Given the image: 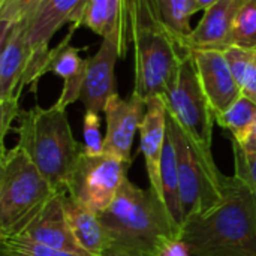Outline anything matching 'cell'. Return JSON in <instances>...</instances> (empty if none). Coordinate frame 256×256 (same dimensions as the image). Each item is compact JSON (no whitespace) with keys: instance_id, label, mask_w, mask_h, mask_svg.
Masks as SVG:
<instances>
[{"instance_id":"cell-1","label":"cell","mask_w":256,"mask_h":256,"mask_svg":"<svg viewBox=\"0 0 256 256\" xmlns=\"http://www.w3.org/2000/svg\"><path fill=\"white\" fill-rule=\"evenodd\" d=\"M123 28L134 50V92L147 100L164 96L182 62L190 54L188 39L164 20L156 0H124Z\"/></svg>"},{"instance_id":"cell-2","label":"cell","mask_w":256,"mask_h":256,"mask_svg":"<svg viewBox=\"0 0 256 256\" xmlns=\"http://www.w3.org/2000/svg\"><path fill=\"white\" fill-rule=\"evenodd\" d=\"M182 242L192 256H256V195L249 183L225 176L222 200L186 219Z\"/></svg>"},{"instance_id":"cell-3","label":"cell","mask_w":256,"mask_h":256,"mask_svg":"<svg viewBox=\"0 0 256 256\" xmlns=\"http://www.w3.org/2000/svg\"><path fill=\"white\" fill-rule=\"evenodd\" d=\"M110 243L140 256H160L166 244L180 237L165 202L129 178L111 206L99 214Z\"/></svg>"},{"instance_id":"cell-4","label":"cell","mask_w":256,"mask_h":256,"mask_svg":"<svg viewBox=\"0 0 256 256\" xmlns=\"http://www.w3.org/2000/svg\"><path fill=\"white\" fill-rule=\"evenodd\" d=\"M18 142L40 174L57 190L68 194L70 174L84 153L70 129L66 110L54 104L50 108L34 105L18 116Z\"/></svg>"},{"instance_id":"cell-5","label":"cell","mask_w":256,"mask_h":256,"mask_svg":"<svg viewBox=\"0 0 256 256\" xmlns=\"http://www.w3.org/2000/svg\"><path fill=\"white\" fill-rule=\"evenodd\" d=\"M58 194L26 152L15 146L0 159V237L18 236Z\"/></svg>"},{"instance_id":"cell-6","label":"cell","mask_w":256,"mask_h":256,"mask_svg":"<svg viewBox=\"0 0 256 256\" xmlns=\"http://www.w3.org/2000/svg\"><path fill=\"white\" fill-rule=\"evenodd\" d=\"M166 132L174 142L180 178L183 222L213 208L224 194L225 174L218 168L212 150L198 146L168 114Z\"/></svg>"},{"instance_id":"cell-7","label":"cell","mask_w":256,"mask_h":256,"mask_svg":"<svg viewBox=\"0 0 256 256\" xmlns=\"http://www.w3.org/2000/svg\"><path fill=\"white\" fill-rule=\"evenodd\" d=\"M168 114L202 148L212 150L216 114L200 84L190 54L182 62L165 94Z\"/></svg>"},{"instance_id":"cell-8","label":"cell","mask_w":256,"mask_h":256,"mask_svg":"<svg viewBox=\"0 0 256 256\" xmlns=\"http://www.w3.org/2000/svg\"><path fill=\"white\" fill-rule=\"evenodd\" d=\"M130 165V162L108 153L99 156L82 153L68 182V196L76 204L100 214L111 206L128 180Z\"/></svg>"},{"instance_id":"cell-9","label":"cell","mask_w":256,"mask_h":256,"mask_svg":"<svg viewBox=\"0 0 256 256\" xmlns=\"http://www.w3.org/2000/svg\"><path fill=\"white\" fill-rule=\"evenodd\" d=\"M128 46L123 42L122 30L116 28L108 36L102 38L99 50L87 58V74L80 100L86 111L104 112L106 102L117 94L116 90V63L124 58Z\"/></svg>"},{"instance_id":"cell-10","label":"cell","mask_w":256,"mask_h":256,"mask_svg":"<svg viewBox=\"0 0 256 256\" xmlns=\"http://www.w3.org/2000/svg\"><path fill=\"white\" fill-rule=\"evenodd\" d=\"M192 58L202 92L218 117L242 96V88L234 78L224 50L192 48Z\"/></svg>"},{"instance_id":"cell-11","label":"cell","mask_w":256,"mask_h":256,"mask_svg":"<svg viewBox=\"0 0 256 256\" xmlns=\"http://www.w3.org/2000/svg\"><path fill=\"white\" fill-rule=\"evenodd\" d=\"M106 134L104 136V153L112 154L132 164V146L146 114V100L132 93L128 99L114 94L105 105Z\"/></svg>"},{"instance_id":"cell-12","label":"cell","mask_w":256,"mask_h":256,"mask_svg":"<svg viewBox=\"0 0 256 256\" xmlns=\"http://www.w3.org/2000/svg\"><path fill=\"white\" fill-rule=\"evenodd\" d=\"M87 0H42L32 18L24 24V38L30 56H45L52 36L64 26L80 22Z\"/></svg>"},{"instance_id":"cell-13","label":"cell","mask_w":256,"mask_h":256,"mask_svg":"<svg viewBox=\"0 0 256 256\" xmlns=\"http://www.w3.org/2000/svg\"><path fill=\"white\" fill-rule=\"evenodd\" d=\"M0 102L20 104L22 78L30 62V48L24 38V24L0 26Z\"/></svg>"},{"instance_id":"cell-14","label":"cell","mask_w":256,"mask_h":256,"mask_svg":"<svg viewBox=\"0 0 256 256\" xmlns=\"http://www.w3.org/2000/svg\"><path fill=\"white\" fill-rule=\"evenodd\" d=\"M66 195L64 192L56 194L18 236L57 250L87 256L76 244L68 224L64 212Z\"/></svg>"},{"instance_id":"cell-15","label":"cell","mask_w":256,"mask_h":256,"mask_svg":"<svg viewBox=\"0 0 256 256\" xmlns=\"http://www.w3.org/2000/svg\"><path fill=\"white\" fill-rule=\"evenodd\" d=\"M168 108L164 96H154L146 100V114L140 128V150L144 154L150 188L164 201L160 183V162L166 140ZM165 202V201H164Z\"/></svg>"},{"instance_id":"cell-16","label":"cell","mask_w":256,"mask_h":256,"mask_svg":"<svg viewBox=\"0 0 256 256\" xmlns=\"http://www.w3.org/2000/svg\"><path fill=\"white\" fill-rule=\"evenodd\" d=\"M76 28L78 27L75 24H70L66 38L57 45V48L51 50L50 54V72L56 74L64 81L62 93L56 102L64 110L74 102L80 100L87 74V58L80 56L81 50L69 44Z\"/></svg>"},{"instance_id":"cell-17","label":"cell","mask_w":256,"mask_h":256,"mask_svg":"<svg viewBox=\"0 0 256 256\" xmlns=\"http://www.w3.org/2000/svg\"><path fill=\"white\" fill-rule=\"evenodd\" d=\"M244 2L246 0H218L208 8L188 39L190 48H226L236 15Z\"/></svg>"},{"instance_id":"cell-18","label":"cell","mask_w":256,"mask_h":256,"mask_svg":"<svg viewBox=\"0 0 256 256\" xmlns=\"http://www.w3.org/2000/svg\"><path fill=\"white\" fill-rule=\"evenodd\" d=\"M64 212L72 236L86 255L100 256L108 246H111L106 230L98 213L76 204L68 195L64 198Z\"/></svg>"},{"instance_id":"cell-19","label":"cell","mask_w":256,"mask_h":256,"mask_svg":"<svg viewBox=\"0 0 256 256\" xmlns=\"http://www.w3.org/2000/svg\"><path fill=\"white\" fill-rule=\"evenodd\" d=\"M123 4L124 0H87L78 26L90 28L100 38H105L116 28H120L123 42L129 48L123 28Z\"/></svg>"},{"instance_id":"cell-20","label":"cell","mask_w":256,"mask_h":256,"mask_svg":"<svg viewBox=\"0 0 256 256\" xmlns=\"http://www.w3.org/2000/svg\"><path fill=\"white\" fill-rule=\"evenodd\" d=\"M160 183H162V194H164L165 206L176 226L180 231L183 225V210H182V200H180L178 165H177L176 147L168 132H166V140H165L162 162H160Z\"/></svg>"},{"instance_id":"cell-21","label":"cell","mask_w":256,"mask_h":256,"mask_svg":"<svg viewBox=\"0 0 256 256\" xmlns=\"http://www.w3.org/2000/svg\"><path fill=\"white\" fill-rule=\"evenodd\" d=\"M256 120V104L246 96H240L224 114L216 117V123L231 134V140L244 146Z\"/></svg>"},{"instance_id":"cell-22","label":"cell","mask_w":256,"mask_h":256,"mask_svg":"<svg viewBox=\"0 0 256 256\" xmlns=\"http://www.w3.org/2000/svg\"><path fill=\"white\" fill-rule=\"evenodd\" d=\"M224 52L242 94L256 104V48L248 50L231 45L224 48Z\"/></svg>"},{"instance_id":"cell-23","label":"cell","mask_w":256,"mask_h":256,"mask_svg":"<svg viewBox=\"0 0 256 256\" xmlns=\"http://www.w3.org/2000/svg\"><path fill=\"white\" fill-rule=\"evenodd\" d=\"M165 22L182 38L189 39L192 33L190 18L200 12L195 0H156ZM189 42V40H188Z\"/></svg>"},{"instance_id":"cell-24","label":"cell","mask_w":256,"mask_h":256,"mask_svg":"<svg viewBox=\"0 0 256 256\" xmlns=\"http://www.w3.org/2000/svg\"><path fill=\"white\" fill-rule=\"evenodd\" d=\"M256 48V0H246L236 15L228 46Z\"/></svg>"},{"instance_id":"cell-25","label":"cell","mask_w":256,"mask_h":256,"mask_svg":"<svg viewBox=\"0 0 256 256\" xmlns=\"http://www.w3.org/2000/svg\"><path fill=\"white\" fill-rule=\"evenodd\" d=\"M0 256H81L34 243L21 236L0 237Z\"/></svg>"},{"instance_id":"cell-26","label":"cell","mask_w":256,"mask_h":256,"mask_svg":"<svg viewBox=\"0 0 256 256\" xmlns=\"http://www.w3.org/2000/svg\"><path fill=\"white\" fill-rule=\"evenodd\" d=\"M42 0H0V26L26 24Z\"/></svg>"},{"instance_id":"cell-27","label":"cell","mask_w":256,"mask_h":256,"mask_svg":"<svg viewBox=\"0 0 256 256\" xmlns=\"http://www.w3.org/2000/svg\"><path fill=\"white\" fill-rule=\"evenodd\" d=\"M84 153L99 156L104 153V138L100 135V117L98 112L86 111L82 117Z\"/></svg>"},{"instance_id":"cell-28","label":"cell","mask_w":256,"mask_h":256,"mask_svg":"<svg viewBox=\"0 0 256 256\" xmlns=\"http://www.w3.org/2000/svg\"><path fill=\"white\" fill-rule=\"evenodd\" d=\"M232 154H234V172L243 177L256 195V152H246L238 142L232 141Z\"/></svg>"},{"instance_id":"cell-29","label":"cell","mask_w":256,"mask_h":256,"mask_svg":"<svg viewBox=\"0 0 256 256\" xmlns=\"http://www.w3.org/2000/svg\"><path fill=\"white\" fill-rule=\"evenodd\" d=\"M160 256H192V254L189 248L184 244V242H182L180 238H176L166 244V248L164 249Z\"/></svg>"},{"instance_id":"cell-30","label":"cell","mask_w":256,"mask_h":256,"mask_svg":"<svg viewBox=\"0 0 256 256\" xmlns=\"http://www.w3.org/2000/svg\"><path fill=\"white\" fill-rule=\"evenodd\" d=\"M100 256H140V255L132 254V252H129V250H126V249H123V248H118V246H116V244H111V246H108V248L104 250V254H102Z\"/></svg>"},{"instance_id":"cell-31","label":"cell","mask_w":256,"mask_h":256,"mask_svg":"<svg viewBox=\"0 0 256 256\" xmlns=\"http://www.w3.org/2000/svg\"><path fill=\"white\" fill-rule=\"evenodd\" d=\"M242 147H243L246 152H249V153L256 152V120L254 128H252V132H250V135H249V138H248V141H246V144L242 146Z\"/></svg>"},{"instance_id":"cell-32","label":"cell","mask_w":256,"mask_h":256,"mask_svg":"<svg viewBox=\"0 0 256 256\" xmlns=\"http://www.w3.org/2000/svg\"><path fill=\"white\" fill-rule=\"evenodd\" d=\"M195 2H196V6H198V9L206 12V10H207L208 8H212V6H213V4H214L218 0H195Z\"/></svg>"}]
</instances>
